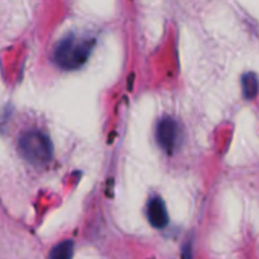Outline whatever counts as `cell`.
<instances>
[{
	"label": "cell",
	"mask_w": 259,
	"mask_h": 259,
	"mask_svg": "<svg viewBox=\"0 0 259 259\" xmlns=\"http://www.w3.org/2000/svg\"><path fill=\"white\" fill-rule=\"evenodd\" d=\"M18 150L21 156L33 165H44L53 156L50 138L39 131H29L23 134L18 141Z\"/></svg>",
	"instance_id": "obj_2"
},
{
	"label": "cell",
	"mask_w": 259,
	"mask_h": 259,
	"mask_svg": "<svg viewBox=\"0 0 259 259\" xmlns=\"http://www.w3.org/2000/svg\"><path fill=\"white\" fill-rule=\"evenodd\" d=\"M147 219H149L150 225L156 229H162L168 225V212H167V206L162 199L153 197L152 200H149Z\"/></svg>",
	"instance_id": "obj_4"
},
{
	"label": "cell",
	"mask_w": 259,
	"mask_h": 259,
	"mask_svg": "<svg viewBox=\"0 0 259 259\" xmlns=\"http://www.w3.org/2000/svg\"><path fill=\"white\" fill-rule=\"evenodd\" d=\"M178 134H179L178 123L171 117H164L159 120L158 127H156V140H158V144L164 150L171 152L175 149Z\"/></svg>",
	"instance_id": "obj_3"
},
{
	"label": "cell",
	"mask_w": 259,
	"mask_h": 259,
	"mask_svg": "<svg viewBox=\"0 0 259 259\" xmlns=\"http://www.w3.org/2000/svg\"><path fill=\"white\" fill-rule=\"evenodd\" d=\"M93 47L94 39L68 35L56 44L53 50V61L62 70H77L88 61Z\"/></svg>",
	"instance_id": "obj_1"
},
{
	"label": "cell",
	"mask_w": 259,
	"mask_h": 259,
	"mask_svg": "<svg viewBox=\"0 0 259 259\" xmlns=\"http://www.w3.org/2000/svg\"><path fill=\"white\" fill-rule=\"evenodd\" d=\"M73 252H74V244L73 241L67 240L56 244L52 249L49 259H73Z\"/></svg>",
	"instance_id": "obj_6"
},
{
	"label": "cell",
	"mask_w": 259,
	"mask_h": 259,
	"mask_svg": "<svg viewBox=\"0 0 259 259\" xmlns=\"http://www.w3.org/2000/svg\"><path fill=\"white\" fill-rule=\"evenodd\" d=\"M241 88H243V97L247 100H253L258 94V77L253 71L244 73L241 79Z\"/></svg>",
	"instance_id": "obj_5"
}]
</instances>
